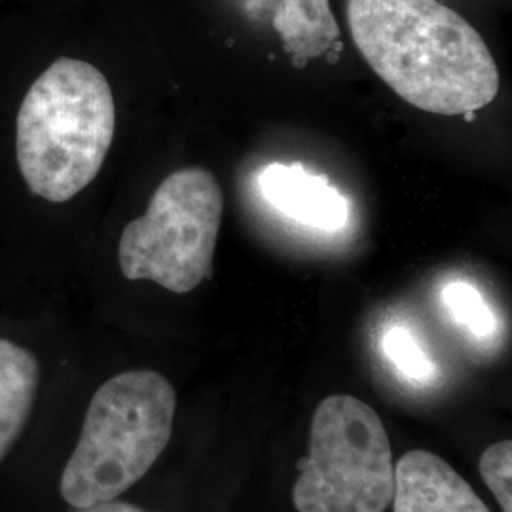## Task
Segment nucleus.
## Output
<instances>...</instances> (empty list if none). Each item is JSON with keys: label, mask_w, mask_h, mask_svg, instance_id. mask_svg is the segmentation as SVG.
I'll return each mask as SVG.
<instances>
[{"label": "nucleus", "mask_w": 512, "mask_h": 512, "mask_svg": "<svg viewBox=\"0 0 512 512\" xmlns=\"http://www.w3.org/2000/svg\"><path fill=\"white\" fill-rule=\"evenodd\" d=\"M346 18L370 69L418 109L469 114L499 92L488 44L439 0H348Z\"/></svg>", "instance_id": "nucleus-1"}, {"label": "nucleus", "mask_w": 512, "mask_h": 512, "mask_svg": "<svg viewBox=\"0 0 512 512\" xmlns=\"http://www.w3.org/2000/svg\"><path fill=\"white\" fill-rule=\"evenodd\" d=\"M116 128L109 80L97 67L59 57L38 76L19 107L16 158L40 200H73L99 175Z\"/></svg>", "instance_id": "nucleus-2"}, {"label": "nucleus", "mask_w": 512, "mask_h": 512, "mask_svg": "<svg viewBox=\"0 0 512 512\" xmlns=\"http://www.w3.org/2000/svg\"><path fill=\"white\" fill-rule=\"evenodd\" d=\"M175 408L173 385L154 370H129L101 385L61 473L65 503L84 509L126 494L167 448Z\"/></svg>", "instance_id": "nucleus-3"}, {"label": "nucleus", "mask_w": 512, "mask_h": 512, "mask_svg": "<svg viewBox=\"0 0 512 512\" xmlns=\"http://www.w3.org/2000/svg\"><path fill=\"white\" fill-rule=\"evenodd\" d=\"M222 211L224 196L211 171L184 167L167 175L147 213L122 232V274L129 281H154L171 293L194 291L213 272Z\"/></svg>", "instance_id": "nucleus-4"}, {"label": "nucleus", "mask_w": 512, "mask_h": 512, "mask_svg": "<svg viewBox=\"0 0 512 512\" xmlns=\"http://www.w3.org/2000/svg\"><path fill=\"white\" fill-rule=\"evenodd\" d=\"M298 512H385L395 465L384 421L351 395H330L311 421L310 456L298 463Z\"/></svg>", "instance_id": "nucleus-5"}, {"label": "nucleus", "mask_w": 512, "mask_h": 512, "mask_svg": "<svg viewBox=\"0 0 512 512\" xmlns=\"http://www.w3.org/2000/svg\"><path fill=\"white\" fill-rule=\"evenodd\" d=\"M391 503L393 512H492L450 463L427 450L399 459Z\"/></svg>", "instance_id": "nucleus-6"}, {"label": "nucleus", "mask_w": 512, "mask_h": 512, "mask_svg": "<svg viewBox=\"0 0 512 512\" xmlns=\"http://www.w3.org/2000/svg\"><path fill=\"white\" fill-rule=\"evenodd\" d=\"M258 183L264 200L298 224L336 232L348 222V200L327 177L302 164H270L260 173Z\"/></svg>", "instance_id": "nucleus-7"}, {"label": "nucleus", "mask_w": 512, "mask_h": 512, "mask_svg": "<svg viewBox=\"0 0 512 512\" xmlns=\"http://www.w3.org/2000/svg\"><path fill=\"white\" fill-rule=\"evenodd\" d=\"M251 16L270 21L285 50L300 59L327 54L340 38L330 0H245Z\"/></svg>", "instance_id": "nucleus-8"}, {"label": "nucleus", "mask_w": 512, "mask_h": 512, "mask_svg": "<svg viewBox=\"0 0 512 512\" xmlns=\"http://www.w3.org/2000/svg\"><path fill=\"white\" fill-rule=\"evenodd\" d=\"M40 384L35 353L0 338V461L25 429Z\"/></svg>", "instance_id": "nucleus-9"}, {"label": "nucleus", "mask_w": 512, "mask_h": 512, "mask_svg": "<svg viewBox=\"0 0 512 512\" xmlns=\"http://www.w3.org/2000/svg\"><path fill=\"white\" fill-rule=\"evenodd\" d=\"M380 346L385 359L406 382L420 385V387H427L437 382L439 378L437 366L421 346L418 336L408 327L404 325L387 327L382 334Z\"/></svg>", "instance_id": "nucleus-10"}, {"label": "nucleus", "mask_w": 512, "mask_h": 512, "mask_svg": "<svg viewBox=\"0 0 512 512\" xmlns=\"http://www.w3.org/2000/svg\"><path fill=\"white\" fill-rule=\"evenodd\" d=\"M442 304L450 317L476 338H488L497 329L494 311L475 285L450 281L442 289Z\"/></svg>", "instance_id": "nucleus-11"}, {"label": "nucleus", "mask_w": 512, "mask_h": 512, "mask_svg": "<svg viewBox=\"0 0 512 512\" xmlns=\"http://www.w3.org/2000/svg\"><path fill=\"white\" fill-rule=\"evenodd\" d=\"M480 476L503 512H512V442L499 440L478 461Z\"/></svg>", "instance_id": "nucleus-12"}, {"label": "nucleus", "mask_w": 512, "mask_h": 512, "mask_svg": "<svg viewBox=\"0 0 512 512\" xmlns=\"http://www.w3.org/2000/svg\"><path fill=\"white\" fill-rule=\"evenodd\" d=\"M76 512H148L145 509H139L126 501H118V499H109V501H101L84 509H76Z\"/></svg>", "instance_id": "nucleus-13"}]
</instances>
